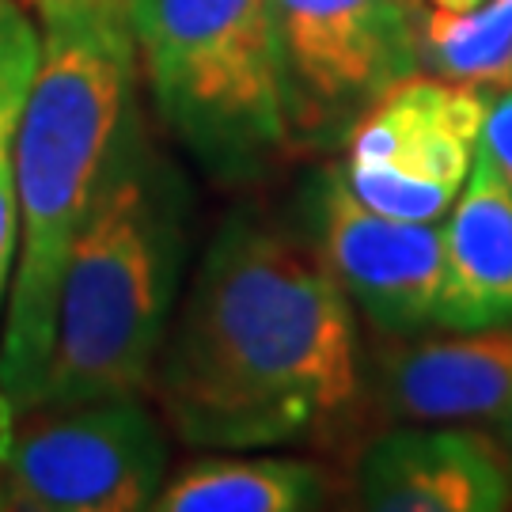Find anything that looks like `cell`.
I'll return each mask as SVG.
<instances>
[{
	"label": "cell",
	"instance_id": "obj_15",
	"mask_svg": "<svg viewBox=\"0 0 512 512\" xmlns=\"http://www.w3.org/2000/svg\"><path fill=\"white\" fill-rule=\"evenodd\" d=\"M478 141L490 152V164L501 175V183L512 190V88H501L494 99H486Z\"/></svg>",
	"mask_w": 512,
	"mask_h": 512
},
{
	"label": "cell",
	"instance_id": "obj_13",
	"mask_svg": "<svg viewBox=\"0 0 512 512\" xmlns=\"http://www.w3.org/2000/svg\"><path fill=\"white\" fill-rule=\"evenodd\" d=\"M421 69L452 84L512 88V0L429 12L421 19Z\"/></svg>",
	"mask_w": 512,
	"mask_h": 512
},
{
	"label": "cell",
	"instance_id": "obj_6",
	"mask_svg": "<svg viewBox=\"0 0 512 512\" xmlns=\"http://www.w3.org/2000/svg\"><path fill=\"white\" fill-rule=\"evenodd\" d=\"M289 137L346 141L387 88L421 69L418 0H266Z\"/></svg>",
	"mask_w": 512,
	"mask_h": 512
},
{
	"label": "cell",
	"instance_id": "obj_12",
	"mask_svg": "<svg viewBox=\"0 0 512 512\" xmlns=\"http://www.w3.org/2000/svg\"><path fill=\"white\" fill-rule=\"evenodd\" d=\"M334 494L330 475L311 459H198L152 501L160 512H304Z\"/></svg>",
	"mask_w": 512,
	"mask_h": 512
},
{
	"label": "cell",
	"instance_id": "obj_17",
	"mask_svg": "<svg viewBox=\"0 0 512 512\" xmlns=\"http://www.w3.org/2000/svg\"><path fill=\"white\" fill-rule=\"evenodd\" d=\"M12 425H16V406L8 403V399H4V391H0V471H4V456H8ZM0 509H4V490H0Z\"/></svg>",
	"mask_w": 512,
	"mask_h": 512
},
{
	"label": "cell",
	"instance_id": "obj_3",
	"mask_svg": "<svg viewBox=\"0 0 512 512\" xmlns=\"http://www.w3.org/2000/svg\"><path fill=\"white\" fill-rule=\"evenodd\" d=\"M186 255L190 186L133 103L65 262L38 403L145 395L175 315Z\"/></svg>",
	"mask_w": 512,
	"mask_h": 512
},
{
	"label": "cell",
	"instance_id": "obj_11",
	"mask_svg": "<svg viewBox=\"0 0 512 512\" xmlns=\"http://www.w3.org/2000/svg\"><path fill=\"white\" fill-rule=\"evenodd\" d=\"M512 323V190L475 145L471 175L444 224V270L433 308L440 330H490Z\"/></svg>",
	"mask_w": 512,
	"mask_h": 512
},
{
	"label": "cell",
	"instance_id": "obj_16",
	"mask_svg": "<svg viewBox=\"0 0 512 512\" xmlns=\"http://www.w3.org/2000/svg\"><path fill=\"white\" fill-rule=\"evenodd\" d=\"M490 440L497 444V452H501V459H505V467H509V475H512V399L505 403V410L490 421Z\"/></svg>",
	"mask_w": 512,
	"mask_h": 512
},
{
	"label": "cell",
	"instance_id": "obj_10",
	"mask_svg": "<svg viewBox=\"0 0 512 512\" xmlns=\"http://www.w3.org/2000/svg\"><path fill=\"white\" fill-rule=\"evenodd\" d=\"M361 380L391 421H494L512 399V327L387 342Z\"/></svg>",
	"mask_w": 512,
	"mask_h": 512
},
{
	"label": "cell",
	"instance_id": "obj_2",
	"mask_svg": "<svg viewBox=\"0 0 512 512\" xmlns=\"http://www.w3.org/2000/svg\"><path fill=\"white\" fill-rule=\"evenodd\" d=\"M38 65L16 129L19 247L0 334V391L38 403L61 277L137 84L126 0H38Z\"/></svg>",
	"mask_w": 512,
	"mask_h": 512
},
{
	"label": "cell",
	"instance_id": "obj_5",
	"mask_svg": "<svg viewBox=\"0 0 512 512\" xmlns=\"http://www.w3.org/2000/svg\"><path fill=\"white\" fill-rule=\"evenodd\" d=\"M167 437L141 395L38 403L16 414L4 509L141 512L164 490Z\"/></svg>",
	"mask_w": 512,
	"mask_h": 512
},
{
	"label": "cell",
	"instance_id": "obj_7",
	"mask_svg": "<svg viewBox=\"0 0 512 512\" xmlns=\"http://www.w3.org/2000/svg\"><path fill=\"white\" fill-rule=\"evenodd\" d=\"M486 92L437 76H406L346 133L349 190L376 213L437 224L471 175Z\"/></svg>",
	"mask_w": 512,
	"mask_h": 512
},
{
	"label": "cell",
	"instance_id": "obj_8",
	"mask_svg": "<svg viewBox=\"0 0 512 512\" xmlns=\"http://www.w3.org/2000/svg\"><path fill=\"white\" fill-rule=\"evenodd\" d=\"M315 251L334 281L391 338L433 327L444 270V228L368 209L349 190L342 164L327 167L311 194Z\"/></svg>",
	"mask_w": 512,
	"mask_h": 512
},
{
	"label": "cell",
	"instance_id": "obj_18",
	"mask_svg": "<svg viewBox=\"0 0 512 512\" xmlns=\"http://www.w3.org/2000/svg\"><path fill=\"white\" fill-rule=\"evenodd\" d=\"M437 8H444V12H471V8H478L482 0H433Z\"/></svg>",
	"mask_w": 512,
	"mask_h": 512
},
{
	"label": "cell",
	"instance_id": "obj_9",
	"mask_svg": "<svg viewBox=\"0 0 512 512\" xmlns=\"http://www.w3.org/2000/svg\"><path fill=\"white\" fill-rule=\"evenodd\" d=\"M357 494L380 512H494L512 501V475L490 433L410 421L365 448Z\"/></svg>",
	"mask_w": 512,
	"mask_h": 512
},
{
	"label": "cell",
	"instance_id": "obj_14",
	"mask_svg": "<svg viewBox=\"0 0 512 512\" xmlns=\"http://www.w3.org/2000/svg\"><path fill=\"white\" fill-rule=\"evenodd\" d=\"M38 65V31L16 0H0V315L16 270L19 198H16V129L23 99Z\"/></svg>",
	"mask_w": 512,
	"mask_h": 512
},
{
	"label": "cell",
	"instance_id": "obj_19",
	"mask_svg": "<svg viewBox=\"0 0 512 512\" xmlns=\"http://www.w3.org/2000/svg\"><path fill=\"white\" fill-rule=\"evenodd\" d=\"M27 4H38V0H27Z\"/></svg>",
	"mask_w": 512,
	"mask_h": 512
},
{
	"label": "cell",
	"instance_id": "obj_1",
	"mask_svg": "<svg viewBox=\"0 0 512 512\" xmlns=\"http://www.w3.org/2000/svg\"><path fill=\"white\" fill-rule=\"evenodd\" d=\"M152 391L198 448L330 440L365 395L346 289L281 224L228 217L171 315Z\"/></svg>",
	"mask_w": 512,
	"mask_h": 512
},
{
	"label": "cell",
	"instance_id": "obj_4",
	"mask_svg": "<svg viewBox=\"0 0 512 512\" xmlns=\"http://www.w3.org/2000/svg\"><path fill=\"white\" fill-rule=\"evenodd\" d=\"M167 133L220 179H258L289 148L266 0H126Z\"/></svg>",
	"mask_w": 512,
	"mask_h": 512
}]
</instances>
